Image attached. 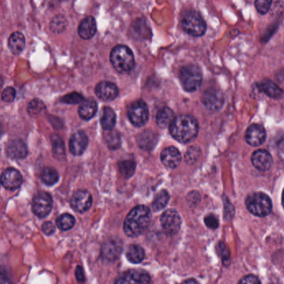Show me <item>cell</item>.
I'll list each match as a JSON object with an SVG mask.
<instances>
[{"instance_id":"37","label":"cell","mask_w":284,"mask_h":284,"mask_svg":"<svg viewBox=\"0 0 284 284\" xmlns=\"http://www.w3.org/2000/svg\"><path fill=\"white\" fill-rule=\"evenodd\" d=\"M201 155V151L197 147H191L187 151L185 154V160L189 164H194L198 161Z\"/></svg>"},{"instance_id":"27","label":"cell","mask_w":284,"mask_h":284,"mask_svg":"<svg viewBox=\"0 0 284 284\" xmlns=\"http://www.w3.org/2000/svg\"><path fill=\"white\" fill-rule=\"evenodd\" d=\"M145 253L144 250L142 249V247L137 244H132L128 248L127 253H126V257L128 258L129 262L134 264H138L142 262L144 258Z\"/></svg>"},{"instance_id":"49","label":"cell","mask_w":284,"mask_h":284,"mask_svg":"<svg viewBox=\"0 0 284 284\" xmlns=\"http://www.w3.org/2000/svg\"><path fill=\"white\" fill-rule=\"evenodd\" d=\"M199 284L198 283L195 279H187L185 281L183 282V284Z\"/></svg>"},{"instance_id":"15","label":"cell","mask_w":284,"mask_h":284,"mask_svg":"<svg viewBox=\"0 0 284 284\" xmlns=\"http://www.w3.org/2000/svg\"><path fill=\"white\" fill-rule=\"evenodd\" d=\"M117 85L110 81H102L95 87V93L103 101H113L118 95Z\"/></svg>"},{"instance_id":"48","label":"cell","mask_w":284,"mask_h":284,"mask_svg":"<svg viewBox=\"0 0 284 284\" xmlns=\"http://www.w3.org/2000/svg\"><path fill=\"white\" fill-rule=\"evenodd\" d=\"M75 275H76V278L77 279H78V281L80 282V283L85 282V272H84V270H83V268L81 266H78V267H77L76 271H75Z\"/></svg>"},{"instance_id":"19","label":"cell","mask_w":284,"mask_h":284,"mask_svg":"<svg viewBox=\"0 0 284 284\" xmlns=\"http://www.w3.org/2000/svg\"><path fill=\"white\" fill-rule=\"evenodd\" d=\"M160 159L164 166L170 169H175L180 164L182 155L178 148L175 147H168L162 151Z\"/></svg>"},{"instance_id":"10","label":"cell","mask_w":284,"mask_h":284,"mask_svg":"<svg viewBox=\"0 0 284 284\" xmlns=\"http://www.w3.org/2000/svg\"><path fill=\"white\" fill-rule=\"evenodd\" d=\"M202 103L208 111L217 112L224 106V94L217 88H208L202 94Z\"/></svg>"},{"instance_id":"9","label":"cell","mask_w":284,"mask_h":284,"mask_svg":"<svg viewBox=\"0 0 284 284\" xmlns=\"http://www.w3.org/2000/svg\"><path fill=\"white\" fill-rule=\"evenodd\" d=\"M53 199L51 195L45 192L38 193L33 200V212L36 216L44 218L52 210Z\"/></svg>"},{"instance_id":"42","label":"cell","mask_w":284,"mask_h":284,"mask_svg":"<svg viewBox=\"0 0 284 284\" xmlns=\"http://www.w3.org/2000/svg\"><path fill=\"white\" fill-rule=\"evenodd\" d=\"M199 201L200 195L197 192L194 191L189 193L188 197H187V202L191 207H195L196 205L199 204Z\"/></svg>"},{"instance_id":"46","label":"cell","mask_w":284,"mask_h":284,"mask_svg":"<svg viewBox=\"0 0 284 284\" xmlns=\"http://www.w3.org/2000/svg\"><path fill=\"white\" fill-rule=\"evenodd\" d=\"M225 199H226V202L224 203V214L225 215L226 218H229L231 219L232 216H233V213H234V208L232 207V205L228 201H227V199L225 198Z\"/></svg>"},{"instance_id":"18","label":"cell","mask_w":284,"mask_h":284,"mask_svg":"<svg viewBox=\"0 0 284 284\" xmlns=\"http://www.w3.org/2000/svg\"><path fill=\"white\" fill-rule=\"evenodd\" d=\"M88 144V139L85 132L74 133L69 140V151L74 156L82 155Z\"/></svg>"},{"instance_id":"47","label":"cell","mask_w":284,"mask_h":284,"mask_svg":"<svg viewBox=\"0 0 284 284\" xmlns=\"http://www.w3.org/2000/svg\"><path fill=\"white\" fill-rule=\"evenodd\" d=\"M0 284H13L6 270L0 268Z\"/></svg>"},{"instance_id":"1","label":"cell","mask_w":284,"mask_h":284,"mask_svg":"<svg viewBox=\"0 0 284 284\" xmlns=\"http://www.w3.org/2000/svg\"><path fill=\"white\" fill-rule=\"evenodd\" d=\"M151 221L150 208L139 205L133 208L123 223V231L130 238H136L147 229Z\"/></svg>"},{"instance_id":"32","label":"cell","mask_w":284,"mask_h":284,"mask_svg":"<svg viewBox=\"0 0 284 284\" xmlns=\"http://www.w3.org/2000/svg\"><path fill=\"white\" fill-rule=\"evenodd\" d=\"M68 25V22L63 15H57L53 18L52 21L50 23V29L53 33H61L65 30Z\"/></svg>"},{"instance_id":"4","label":"cell","mask_w":284,"mask_h":284,"mask_svg":"<svg viewBox=\"0 0 284 284\" xmlns=\"http://www.w3.org/2000/svg\"><path fill=\"white\" fill-rule=\"evenodd\" d=\"M247 208L255 216H268L273 208L270 198L262 192L250 194L246 199Z\"/></svg>"},{"instance_id":"33","label":"cell","mask_w":284,"mask_h":284,"mask_svg":"<svg viewBox=\"0 0 284 284\" xmlns=\"http://www.w3.org/2000/svg\"><path fill=\"white\" fill-rule=\"evenodd\" d=\"M52 144L54 156L57 159H62V158L65 155V149H64L63 140L60 137L54 135L52 137Z\"/></svg>"},{"instance_id":"3","label":"cell","mask_w":284,"mask_h":284,"mask_svg":"<svg viewBox=\"0 0 284 284\" xmlns=\"http://www.w3.org/2000/svg\"><path fill=\"white\" fill-rule=\"evenodd\" d=\"M110 61L118 73L131 71L135 65L134 54L129 47L117 45L110 53Z\"/></svg>"},{"instance_id":"41","label":"cell","mask_w":284,"mask_h":284,"mask_svg":"<svg viewBox=\"0 0 284 284\" xmlns=\"http://www.w3.org/2000/svg\"><path fill=\"white\" fill-rule=\"evenodd\" d=\"M204 223L207 227L212 229H216L219 227V219L213 214H209L204 219Z\"/></svg>"},{"instance_id":"2","label":"cell","mask_w":284,"mask_h":284,"mask_svg":"<svg viewBox=\"0 0 284 284\" xmlns=\"http://www.w3.org/2000/svg\"><path fill=\"white\" fill-rule=\"evenodd\" d=\"M170 134L181 143H189L197 138L199 123L193 116L188 114L175 117L170 125Z\"/></svg>"},{"instance_id":"28","label":"cell","mask_w":284,"mask_h":284,"mask_svg":"<svg viewBox=\"0 0 284 284\" xmlns=\"http://www.w3.org/2000/svg\"><path fill=\"white\" fill-rule=\"evenodd\" d=\"M158 142L157 136L153 133L151 132H143L140 134L138 140V142L140 146V148L146 150H150L155 146Z\"/></svg>"},{"instance_id":"16","label":"cell","mask_w":284,"mask_h":284,"mask_svg":"<svg viewBox=\"0 0 284 284\" xmlns=\"http://www.w3.org/2000/svg\"><path fill=\"white\" fill-rule=\"evenodd\" d=\"M266 137L267 134L264 128L259 124L254 123L249 126V129H247L245 140L253 147H258L265 142Z\"/></svg>"},{"instance_id":"11","label":"cell","mask_w":284,"mask_h":284,"mask_svg":"<svg viewBox=\"0 0 284 284\" xmlns=\"http://www.w3.org/2000/svg\"><path fill=\"white\" fill-rule=\"evenodd\" d=\"M115 284H152L151 277L143 270H129L117 279Z\"/></svg>"},{"instance_id":"43","label":"cell","mask_w":284,"mask_h":284,"mask_svg":"<svg viewBox=\"0 0 284 284\" xmlns=\"http://www.w3.org/2000/svg\"><path fill=\"white\" fill-rule=\"evenodd\" d=\"M238 284H261L258 278L254 275H248L241 279Z\"/></svg>"},{"instance_id":"34","label":"cell","mask_w":284,"mask_h":284,"mask_svg":"<svg viewBox=\"0 0 284 284\" xmlns=\"http://www.w3.org/2000/svg\"><path fill=\"white\" fill-rule=\"evenodd\" d=\"M45 110H46V106L44 102L40 99H33L28 104L27 111L31 116L40 114Z\"/></svg>"},{"instance_id":"40","label":"cell","mask_w":284,"mask_h":284,"mask_svg":"<svg viewBox=\"0 0 284 284\" xmlns=\"http://www.w3.org/2000/svg\"><path fill=\"white\" fill-rule=\"evenodd\" d=\"M16 97V90L13 87H6L1 94V99L6 103H11Z\"/></svg>"},{"instance_id":"23","label":"cell","mask_w":284,"mask_h":284,"mask_svg":"<svg viewBox=\"0 0 284 284\" xmlns=\"http://www.w3.org/2000/svg\"><path fill=\"white\" fill-rule=\"evenodd\" d=\"M98 111V104L93 99L84 100L79 109V115L84 120H89Z\"/></svg>"},{"instance_id":"50","label":"cell","mask_w":284,"mask_h":284,"mask_svg":"<svg viewBox=\"0 0 284 284\" xmlns=\"http://www.w3.org/2000/svg\"><path fill=\"white\" fill-rule=\"evenodd\" d=\"M2 134H3V129H2V126L0 124V138L2 136Z\"/></svg>"},{"instance_id":"13","label":"cell","mask_w":284,"mask_h":284,"mask_svg":"<svg viewBox=\"0 0 284 284\" xmlns=\"http://www.w3.org/2000/svg\"><path fill=\"white\" fill-rule=\"evenodd\" d=\"M70 203L74 210L79 213H85L91 208L93 203V197L89 192L78 190L73 195Z\"/></svg>"},{"instance_id":"30","label":"cell","mask_w":284,"mask_h":284,"mask_svg":"<svg viewBox=\"0 0 284 284\" xmlns=\"http://www.w3.org/2000/svg\"><path fill=\"white\" fill-rule=\"evenodd\" d=\"M170 201V194L166 190H162L156 195L153 202V209L154 211H160L167 206Z\"/></svg>"},{"instance_id":"5","label":"cell","mask_w":284,"mask_h":284,"mask_svg":"<svg viewBox=\"0 0 284 284\" xmlns=\"http://www.w3.org/2000/svg\"><path fill=\"white\" fill-rule=\"evenodd\" d=\"M179 79L183 89L189 93H193L197 90L202 84V70L195 64L184 66L181 69Z\"/></svg>"},{"instance_id":"39","label":"cell","mask_w":284,"mask_h":284,"mask_svg":"<svg viewBox=\"0 0 284 284\" xmlns=\"http://www.w3.org/2000/svg\"><path fill=\"white\" fill-rule=\"evenodd\" d=\"M272 5V1L269 0H257L255 2V7L260 14H265L268 13Z\"/></svg>"},{"instance_id":"12","label":"cell","mask_w":284,"mask_h":284,"mask_svg":"<svg viewBox=\"0 0 284 284\" xmlns=\"http://www.w3.org/2000/svg\"><path fill=\"white\" fill-rule=\"evenodd\" d=\"M123 250V244L118 238H111L103 244L101 256L104 260L114 262L117 260Z\"/></svg>"},{"instance_id":"6","label":"cell","mask_w":284,"mask_h":284,"mask_svg":"<svg viewBox=\"0 0 284 284\" xmlns=\"http://www.w3.org/2000/svg\"><path fill=\"white\" fill-rule=\"evenodd\" d=\"M182 26L186 33L194 37L204 35L207 30V24L204 19L194 10L186 12L182 20Z\"/></svg>"},{"instance_id":"20","label":"cell","mask_w":284,"mask_h":284,"mask_svg":"<svg viewBox=\"0 0 284 284\" xmlns=\"http://www.w3.org/2000/svg\"><path fill=\"white\" fill-rule=\"evenodd\" d=\"M7 155L13 159H25L28 155V147L22 140H12L7 144Z\"/></svg>"},{"instance_id":"26","label":"cell","mask_w":284,"mask_h":284,"mask_svg":"<svg viewBox=\"0 0 284 284\" xmlns=\"http://www.w3.org/2000/svg\"><path fill=\"white\" fill-rule=\"evenodd\" d=\"M175 118L174 112L168 107H164L159 110L156 116V123L159 128L164 129L170 126Z\"/></svg>"},{"instance_id":"35","label":"cell","mask_w":284,"mask_h":284,"mask_svg":"<svg viewBox=\"0 0 284 284\" xmlns=\"http://www.w3.org/2000/svg\"><path fill=\"white\" fill-rule=\"evenodd\" d=\"M118 167L120 170L121 173L125 177L129 178L133 176L135 170H136V164L133 160H124L118 163Z\"/></svg>"},{"instance_id":"17","label":"cell","mask_w":284,"mask_h":284,"mask_svg":"<svg viewBox=\"0 0 284 284\" xmlns=\"http://www.w3.org/2000/svg\"><path fill=\"white\" fill-rule=\"evenodd\" d=\"M252 164L255 169L261 172H266L270 170L273 165V158L268 151L258 149L255 151L251 157Z\"/></svg>"},{"instance_id":"38","label":"cell","mask_w":284,"mask_h":284,"mask_svg":"<svg viewBox=\"0 0 284 284\" xmlns=\"http://www.w3.org/2000/svg\"><path fill=\"white\" fill-rule=\"evenodd\" d=\"M84 100H85L84 97H83L80 93H76V92L63 96V98L61 99V102H62V103L68 104H80V103H82Z\"/></svg>"},{"instance_id":"25","label":"cell","mask_w":284,"mask_h":284,"mask_svg":"<svg viewBox=\"0 0 284 284\" xmlns=\"http://www.w3.org/2000/svg\"><path fill=\"white\" fill-rule=\"evenodd\" d=\"M116 114L113 109L110 107H105L102 112L100 123H101L102 128L106 131H111L114 129L116 124Z\"/></svg>"},{"instance_id":"45","label":"cell","mask_w":284,"mask_h":284,"mask_svg":"<svg viewBox=\"0 0 284 284\" xmlns=\"http://www.w3.org/2000/svg\"><path fill=\"white\" fill-rule=\"evenodd\" d=\"M42 230L46 235H52L55 232V224L52 222H45L42 226Z\"/></svg>"},{"instance_id":"8","label":"cell","mask_w":284,"mask_h":284,"mask_svg":"<svg viewBox=\"0 0 284 284\" xmlns=\"http://www.w3.org/2000/svg\"><path fill=\"white\" fill-rule=\"evenodd\" d=\"M162 227L164 232L169 235H174L180 229L182 225V219L180 215L174 209H169L162 214Z\"/></svg>"},{"instance_id":"29","label":"cell","mask_w":284,"mask_h":284,"mask_svg":"<svg viewBox=\"0 0 284 284\" xmlns=\"http://www.w3.org/2000/svg\"><path fill=\"white\" fill-rule=\"evenodd\" d=\"M56 224L59 229L67 231V230L71 229L72 227H74L75 224V219L72 214L63 213L57 218Z\"/></svg>"},{"instance_id":"36","label":"cell","mask_w":284,"mask_h":284,"mask_svg":"<svg viewBox=\"0 0 284 284\" xmlns=\"http://www.w3.org/2000/svg\"><path fill=\"white\" fill-rule=\"evenodd\" d=\"M105 141L110 149H117L121 145L120 134L117 131L111 130L105 135Z\"/></svg>"},{"instance_id":"22","label":"cell","mask_w":284,"mask_h":284,"mask_svg":"<svg viewBox=\"0 0 284 284\" xmlns=\"http://www.w3.org/2000/svg\"><path fill=\"white\" fill-rule=\"evenodd\" d=\"M258 88L268 97L273 99H282L284 96V91L281 87H279L275 83L271 80H263L258 86Z\"/></svg>"},{"instance_id":"14","label":"cell","mask_w":284,"mask_h":284,"mask_svg":"<svg viewBox=\"0 0 284 284\" xmlns=\"http://www.w3.org/2000/svg\"><path fill=\"white\" fill-rule=\"evenodd\" d=\"M0 183H2V185L6 189L15 190V189H19L22 184V174L15 169L9 168L4 170L1 175Z\"/></svg>"},{"instance_id":"21","label":"cell","mask_w":284,"mask_h":284,"mask_svg":"<svg viewBox=\"0 0 284 284\" xmlns=\"http://www.w3.org/2000/svg\"><path fill=\"white\" fill-rule=\"evenodd\" d=\"M97 32V25L95 19L92 16L85 18L82 22L80 23L78 33L84 39H89L95 34Z\"/></svg>"},{"instance_id":"44","label":"cell","mask_w":284,"mask_h":284,"mask_svg":"<svg viewBox=\"0 0 284 284\" xmlns=\"http://www.w3.org/2000/svg\"><path fill=\"white\" fill-rule=\"evenodd\" d=\"M218 249H219V254L221 255L224 262L229 261V252H228L224 243H220L219 247H218Z\"/></svg>"},{"instance_id":"31","label":"cell","mask_w":284,"mask_h":284,"mask_svg":"<svg viewBox=\"0 0 284 284\" xmlns=\"http://www.w3.org/2000/svg\"><path fill=\"white\" fill-rule=\"evenodd\" d=\"M41 179L46 185L52 186L57 183L59 179V176L55 169L48 167L43 170Z\"/></svg>"},{"instance_id":"7","label":"cell","mask_w":284,"mask_h":284,"mask_svg":"<svg viewBox=\"0 0 284 284\" xmlns=\"http://www.w3.org/2000/svg\"><path fill=\"white\" fill-rule=\"evenodd\" d=\"M128 117L133 125L138 128L143 127L149 118L148 105L142 100L134 102L128 110Z\"/></svg>"},{"instance_id":"24","label":"cell","mask_w":284,"mask_h":284,"mask_svg":"<svg viewBox=\"0 0 284 284\" xmlns=\"http://www.w3.org/2000/svg\"><path fill=\"white\" fill-rule=\"evenodd\" d=\"M9 50L14 55H19L25 50V38L20 32H14L8 38Z\"/></svg>"}]
</instances>
